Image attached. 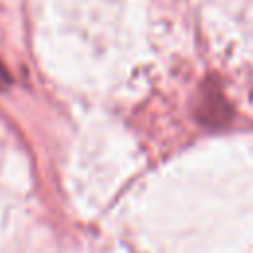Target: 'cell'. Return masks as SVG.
<instances>
[{
    "label": "cell",
    "instance_id": "obj_1",
    "mask_svg": "<svg viewBox=\"0 0 253 253\" xmlns=\"http://www.w3.org/2000/svg\"><path fill=\"white\" fill-rule=\"evenodd\" d=\"M8 85H10V75H8V71L4 69V65L0 63V91L6 89Z\"/></svg>",
    "mask_w": 253,
    "mask_h": 253
}]
</instances>
